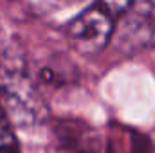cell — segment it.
<instances>
[{
	"instance_id": "cell-1",
	"label": "cell",
	"mask_w": 155,
	"mask_h": 153,
	"mask_svg": "<svg viewBox=\"0 0 155 153\" xmlns=\"http://www.w3.org/2000/svg\"><path fill=\"white\" fill-rule=\"evenodd\" d=\"M116 33V20L97 4L79 13L67 27L71 43L83 54L99 52Z\"/></svg>"
},
{
	"instance_id": "cell-2",
	"label": "cell",
	"mask_w": 155,
	"mask_h": 153,
	"mask_svg": "<svg viewBox=\"0 0 155 153\" xmlns=\"http://www.w3.org/2000/svg\"><path fill=\"white\" fill-rule=\"evenodd\" d=\"M117 43L124 50L155 49V0L135 2L121 18Z\"/></svg>"
},
{
	"instance_id": "cell-3",
	"label": "cell",
	"mask_w": 155,
	"mask_h": 153,
	"mask_svg": "<svg viewBox=\"0 0 155 153\" xmlns=\"http://www.w3.org/2000/svg\"><path fill=\"white\" fill-rule=\"evenodd\" d=\"M60 153H97V139L90 128L79 121L60 122Z\"/></svg>"
},
{
	"instance_id": "cell-4",
	"label": "cell",
	"mask_w": 155,
	"mask_h": 153,
	"mask_svg": "<svg viewBox=\"0 0 155 153\" xmlns=\"http://www.w3.org/2000/svg\"><path fill=\"white\" fill-rule=\"evenodd\" d=\"M107 153H152L150 142L139 135L137 132H132L123 126H112L110 137H108V151Z\"/></svg>"
},
{
	"instance_id": "cell-5",
	"label": "cell",
	"mask_w": 155,
	"mask_h": 153,
	"mask_svg": "<svg viewBox=\"0 0 155 153\" xmlns=\"http://www.w3.org/2000/svg\"><path fill=\"white\" fill-rule=\"evenodd\" d=\"M0 153H20L16 137L7 119V112L2 106H0Z\"/></svg>"
},
{
	"instance_id": "cell-6",
	"label": "cell",
	"mask_w": 155,
	"mask_h": 153,
	"mask_svg": "<svg viewBox=\"0 0 155 153\" xmlns=\"http://www.w3.org/2000/svg\"><path fill=\"white\" fill-rule=\"evenodd\" d=\"M99 7H103L114 20L116 18H123L128 11H130V7L135 4L134 0H97L96 2Z\"/></svg>"
}]
</instances>
